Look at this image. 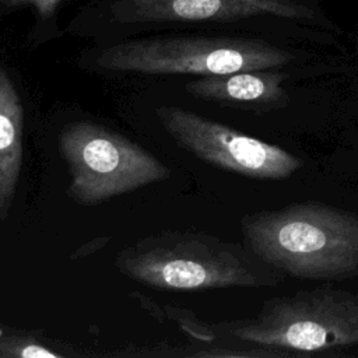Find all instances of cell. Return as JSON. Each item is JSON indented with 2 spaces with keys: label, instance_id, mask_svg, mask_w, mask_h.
<instances>
[{
  "label": "cell",
  "instance_id": "cell-1",
  "mask_svg": "<svg viewBox=\"0 0 358 358\" xmlns=\"http://www.w3.org/2000/svg\"><path fill=\"white\" fill-rule=\"evenodd\" d=\"M245 246L266 264L299 280L358 275V214L301 201L242 217Z\"/></svg>",
  "mask_w": 358,
  "mask_h": 358
},
{
  "label": "cell",
  "instance_id": "cell-2",
  "mask_svg": "<svg viewBox=\"0 0 358 358\" xmlns=\"http://www.w3.org/2000/svg\"><path fill=\"white\" fill-rule=\"evenodd\" d=\"M117 270L164 291L274 287L282 273L255 256L245 243L194 231L148 235L116 256Z\"/></svg>",
  "mask_w": 358,
  "mask_h": 358
},
{
  "label": "cell",
  "instance_id": "cell-3",
  "mask_svg": "<svg viewBox=\"0 0 358 358\" xmlns=\"http://www.w3.org/2000/svg\"><path fill=\"white\" fill-rule=\"evenodd\" d=\"M242 343L294 352L323 354L358 345V295L320 285L266 299L255 317L221 323Z\"/></svg>",
  "mask_w": 358,
  "mask_h": 358
},
{
  "label": "cell",
  "instance_id": "cell-4",
  "mask_svg": "<svg viewBox=\"0 0 358 358\" xmlns=\"http://www.w3.org/2000/svg\"><path fill=\"white\" fill-rule=\"evenodd\" d=\"M294 56L260 41L211 36H150L127 39L99 50L96 69L150 76H220L278 69Z\"/></svg>",
  "mask_w": 358,
  "mask_h": 358
},
{
  "label": "cell",
  "instance_id": "cell-5",
  "mask_svg": "<svg viewBox=\"0 0 358 358\" xmlns=\"http://www.w3.org/2000/svg\"><path fill=\"white\" fill-rule=\"evenodd\" d=\"M57 144L70 173L67 194L83 206L101 204L171 176V169L140 144L90 120L67 124Z\"/></svg>",
  "mask_w": 358,
  "mask_h": 358
},
{
  "label": "cell",
  "instance_id": "cell-6",
  "mask_svg": "<svg viewBox=\"0 0 358 358\" xmlns=\"http://www.w3.org/2000/svg\"><path fill=\"white\" fill-rule=\"evenodd\" d=\"M155 116L182 150L221 169L259 180H282L302 159L280 145L238 131L179 106H157Z\"/></svg>",
  "mask_w": 358,
  "mask_h": 358
},
{
  "label": "cell",
  "instance_id": "cell-7",
  "mask_svg": "<svg viewBox=\"0 0 358 358\" xmlns=\"http://www.w3.org/2000/svg\"><path fill=\"white\" fill-rule=\"evenodd\" d=\"M110 10L120 24L235 21L262 14L310 17L296 0H115Z\"/></svg>",
  "mask_w": 358,
  "mask_h": 358
},
{
  "label": "cell",
  "instance_id": "cell-8",
  "mask_svg": "<svg viewBox=\"0 0 358 358\" xmlns=\"http://www.w3.org/2000/svg\"><path fill=\"white\" fill-rule=\"evenodd\" d=\"M287 73L249 70L220 76H203L185 85L192 96L253 112H268L288 105L289 98L282 84Z\"/></svg>",
  "mask_w": 358,
  "mask_h": 358
},
{
  "label": "cell",
  "instance_id": "cell-9",
  "mask_svg": "<svg viewBox=\"0 0 358 358\" xmlns=\"http://www.w3.org/2000/svg\"><path fill=\"white\" fill-rule=\"evenodd\" d=\"M24 108L21 96L0 66V220L8 215L22 166Z\"/></svg>",
  "mask_w": 358,
  "mask_h": 358
},
{
  "label": "cell",
  "instance_id": "cell-10",
  "mask_svg": "<svg viewBox=\"0 0 358 358\" xmlns=\"http://www.w3.org/2000/svg\"><path fill=\"white\" fill-rule=\"evenodd\" d=\"M59 3L60 0H0L6 8H29L41 20L52 18Z\"/></svg>",
  "mask_w": 358,
  "mask_h": 358
}]
</instances>
